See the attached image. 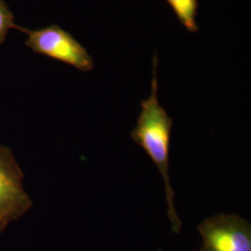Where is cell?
I'll return each instance as SVG.
<instances>
[{
    "mask_svg": "<svg viewBox=\"0 0 251 251\" xmlns=\"http://www.w3.org/2000/svg\"><path fill=\"white\" fill-rule=\"evenodd\" d=\"M157 251H162L161 250H158Z\"/></svg>",
    "mask_w": 251,
    "mask_h": 251,
    "instance_id": "8",
    "label": "cell"
},
{
    "mask_svg": "<svg viewBox=\"0 0 251 251\" xmlns=\"http://www.w3.org/2000/svg\"><path fill=\"white\" fill-rule=\"evenodd\" d=\"M4 230H5V228H4V227H2V226L0 225V233H2Z\"/></svg>",
    "mask_w": 251,
    "mask_h": 251,
    "instance_id": "7",
    "label": "cell"
},
{
    "mask_svg": "<svg viewBox=\"0 0 251 251\" xmlns=\"http://www.w3.org/2000/svg\"><path fill=\"white\" fill-rule=\"evenodd\" d=\"M152 66L151 94L148 99L141 102L142 111L137 119V124L130 133V137L135 144L144 149L161 173L165 182L168 216L171 220L173 232L178 233L181 227V222L174 206L175 193L171 187L169 173L170 144L173 120L160 105L157 98L158 82L156 78V69L158 66V58L155 53L153 54Z\"/></svg>",
    "mask_w": 251,
    "mask_h": 251,
    "instance_id": "1",
    "label": "cell"
},
{
    "mask_svg": "<svg viewBox=\"0 0 251 251\" xmlns=\"http://www.w3.org/2000/svg\"><path fill=\"white\" fill-rule=\"evenodd\" d=\"M17 29L27 33L26 28L19 26L14 23V14L4 0H0V45H2L9 34V30Z\"/></svg>",
    "mask_w": 251,
    "mask_h": 251,
    "instance_id": "6",
    "label": "cell"
},
{
    "mask_svg": "<svg viewBox=\"0 0 251 251\" xmlns=\"http://www.w3.org/2000/svg\"><path fill=\"white\" fill-rule=\"evenodd\" d=\"M179 23L190 33H197L198 0H166Z\"/></svg>",
    "mask_w": 251,
    "mask_h": 251,
    "instance_id": "5",
    "label": "cell"
},
{
    "mask_svg": "<svg viewBox=\"0 0 251 251\" xmlns=\"http://www.w3.org/2000/svg\"><path fill=\"white\" fill-rule=\"evenodd\" d=\"M24 172L12 151L0 144V225L5 229L33 206L24 186Z\"/></svg>",
    "mask_w": 251,
    "mask_h": 251,
    "instance_id": "3",
    "label": "cell"
},
{
    "mask_svg": "<svg viewBox=\"0 0 251 251\" xmlns=\"http://www.w3.org/2000/svg\"><path fill=\"white\" fill-rule=\"evenodd\" d=\"M26 34L25 46L35 53L69 64L82 72H90L93 69L94 62L88 50L59 25H51L38 30H27Z\"/></svg>",
    "mask_w": 251,
    "mask_h": 251,
    "instance_id": "2",
    "label": "cell"
},
{
    "mask_svg": "<svg viewBox=\"0 0 251 251\" xmlns=\"http://www.w3.org/2000/svg\"><path fill=\"white\" fill-rule=\"evenodd\" d=\"M199 251H251V225L236 214H217L198 225Z\"/></svg>",
    "mask_w": 251,
    "mask_h": 251,
    "instance_id": "4",
    "label": "cell"
}]
</instances>
